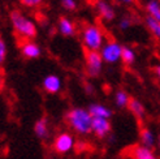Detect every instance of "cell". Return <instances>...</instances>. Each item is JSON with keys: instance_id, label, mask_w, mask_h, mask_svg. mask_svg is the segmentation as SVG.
<instances>
[{"instance_id": "1", "label": "cell", "mask_w": 160, "mask_h": 159, "mask_svg": "<svg viewBox=\"0 0 160 159\" xmlns=\"http://www.w3.org/2000/svg\"><path fill=\"white\" fill-rule=\"evenodd\" d=\"M65 121L67 124L78 134H90L91 133V125H92V116L87 111V108L82 107H74L69 110L65 114Z\"/></svg>"}, {"instance_id": "2", "label": "cell", "mask_w": 160, "mask_h": 159, "mask_svg": "<svg viewBox=\"0 0 160 159\" xmlns=\"http://www.w3.org/2000/svg\"><path fill=\"white\" fill-rule=\"evenodd\" d=\"M9 18L12 22V28L22 41H33L38 34V29L35 22L29 18L28 16L21 13L20 11H12L9 13Z\"/></svg>"}, {"instance_id": "3", "label": "cell", "mask_w": 160, "mask_h": 159, "mask_svg": "<svg viewBox=\"0 0 160 159\" xmlns=\"http://www.w3.org/2000/svg\"><path fill=\"white\" fill-rule=\"evenodd\" d=\"M81 39L86 51H100L102 46L106 42L104 31L95 23H87L82 28Z\"/></svg>"}, {"instance_id": "4", "label": "cell", "mask_w": 160, "mask_h": 159, "mask_svg": "<svg viewBox=\"0 0 160 159\" xmlns=\"http://www.w3.org/2000/svg\"><path fill=\"white\" fill-rule=\"evenodd\" d=\"M121 51L122 46L115 39H108L100 49V56L103 61L107 64H116L117 61L121 60Z\"/></svg>"}, {"instance_id": "5", "label": "cell", "mask_w": 160, "mask_h": 159, "mask_svg": "<svg viewBox=\"0 0 160 159\" xmlns=\"http://www.w3.org/2000/svg\"><path fill=\"white\" fill-rule=\"evenodd\" d=\"M86 73L89 77H99L103 70V61L99 51H86L85 54Z\"/></svg>"}, {"instance_id": "6", "label": "cell", "mask_w": 160, "mask_h": 159, "mask_svg": "<svg viewBox=\"0 0 160 159\" xmlns=\"http://www.w3.org/2000/svg\"><path fill=\"white\" fill-rule=\"evenodd\" d=\"M74 146H76V140H74V137L72 136L70 133H68V132H61V133H59L58 136L55 137L53 144H52V149H53L58 154H61V155L70 153L72 150L74 149Z\"/></svg>"}, {"instance_id": "7", "label": "cell", "mask_w": 160, "mask_h": 159, "mask_svg": "<svg viewBox=\"0 0 160 159\" xmlns=\"http://www.w3.org/2000/svg\"><path fill=\"white\" fill-rule=\"evenodd\" d=\"M91 132L97 136L98 138H107L111 132H112V124L108 119H102V117H92V125H91Z\"/></svg>"}, {"instance_id": "8", "label": "cell", "mask_w": 160, "mask_h": 159, "mask_svg": "<svg viewBox=\"0 0 160 159\" xmlns=\"http://www.w3.org/2000/svg\"><path fill=\"white\" fill-rule=\"evenodd\" d=\"M95 8H97V12L99 14V17L104 22H112L116 18L115 8L111 3H108L107 0H97Z\"/></svg>"}, {"instance_id": "9", "label": "cell", "mask_w": 160, "mask_h": 159, "mask_svg": "<svg viewBox=\"0 0 160 159\" xmlns=\"http://www.w3.org/2000/svg\"><path fill=\"white\" fill-rule=\"evenodd\" d=\"M130 159H159L154 149H147L142 145H133L128 150Z\"/></svg>"}, {"instance_id": "10", "label": "cell", "mask_w": 160, "mask_h": 159, "mask_svg": "<svg viewBox=\"0 0 160 159\" xmlns=\"http://www.w3.org/2000/svg\"><path fill=\"white\" fill-rule=\"evenodd\" d=\"M42 86L44 91H47L48 94H58L61 91V87H62V82H61V78L58 74H47L43 81H42Z\"/></svg>"}, {"instance_id": "11", "label": "cell", "mask_w": 160, "mask_h": 159, "mask_svg": "<svg viewBox=\"0 0 160 159\" xmlns=\"http://www.w3.org/2000/svg\"><path fill=\"white\" fill-rule=\"evenodd\" d=\"M20 51L25 59H38L42 55V49L34 41H23Z\"/></svg>"}, {"instance_id": "12", "label": "cell", "mask_w": 160, "mask_h": 159, "mask_svg": "<svg viewBox=\"0 0 160 159\" xmlns=\"http://www.w3.org/2000/svg\"><path fill=\"white\" fill-rule=\"evenodd\" d=\"M139 145L147 149H154L156 146V134L146 125H143L139 131Z\"/></svg>"}, {"instance_id": "13", "label": "cell", "mask_w": 160, "mask_h": 159, "mask_svg": "<svg viewBox=\"0 0 160 159\" xmlns=\"http://www.w3.org/2000/svg\"><path fill=\"white\" fill-rule=\"evenodd\" d=\"M128 110L130 111L132 115L137 119L139 123H142L146 119V108L143 106V103L137 98H130L129 105H128Z\"/></svg>"}, {"instance_id": "14", "label": "cell", "mask_w": 160, "mask_h": 159, "mask_svg": "<svg viewBox=\"0 0 160 159\" xmlns=\"http://www.w3.org/2000/svg\"><path fill=\"white\" fill-rule=\"evenodd\" d=\"M87 111H89L92 117H102V119H108V120L113 115V111L106 105H102V103H91Z\"/></svg>"}, {"instance_id": "15", "label": "cell", "mask_w": 160, "mask_h": 159, "mask_svg": "<svg viewBox=\"0 0 160 159\" xmlns=\"http://www.w3.org/2000/svg\"><path fill=\"white\" fill-rule=\"evenodd\" d=\"M58 29H59V33L64 37H74L77 34L74 22L68 17H60L58 22Z\"/></svg>"}, {"instance_id": "16", "label": "cell", "mask_w": 160, "mask_h": 159, "mask_svg": "<svg viewBox=\"0 0 160 159\" xmlns=\"http://www.w3.org/2000/svg\"><path fill=\"white\" fill-rule=\"evenodd\" d=\"M34 132L37 134L38 138L41 140H46L48 138V134H50V125H48V120L47 117H41L38 119L34 124Z\"/></svg>"}, {"instance_id": "17", "label": "cell", "mask_w": 160, "mask_h": 159, "mask_svg": "<svg viewBox=\"0 0 160 159\" xmlns=\"http://www.w3.org/2000/svg\"><path fill=\"white\" fill-rule=\"evenodd\" d=\"M145 11L148 17L160 22V0H147L145 4Z\"/></svg>"}, {"instance_id": "18", "label": "cell", "mask_w": 160, "mask_h": 159, "mask_svg": "<svg viewBox=\"0 0 160 159\" xmlns=\"http://www.w3.org/2000/svg\"><path fill=\"white\" fill-rule=\"evenodd\" d=\"M145 25L148 29L150 34L152 35L156 41L160 42V22L154 20V18H151V17H148V16H146L145 17Z\"/></svg>"}, {"instance_id": "19", "label": "cell", "mask_w": 160, "mask_h": 159, "mask_svg": "<svg viewBox=\"0 0 160 159\" xmlns=\"http://www.w3.org/2000/svg\"><path fill=\"white\" fill-rule=\"evenodd\" d=\"M137 59V54H135L134 49H132L130 46H122L121 51V61L125 65H133Z\"/></svg>"}, {"instance_id": "20", "label": "cell", "mask_w": 160, "mask_h": 159, "mask_svg": "<svg viewBox=\"0 0 160 159\" xmlns=\"http://www.w3.org/2000/svg\"><path fill=\"white\" fill-rule=\"evenodd\" d=\"M130 95L126 90L124 89H120L116 91L115 94V105L118 108H128V105H129V100H130Z\"/></svg>"}, {"instance_id": "21", "label": "cell", "mask_w": 160, "mask_h": 159, "mask_svg": "<svg viewBox=\"0 0 160 159\" xmlns=\"http://www.w3.org/2000/svg\"><path fill=\"white\" fill-rule=\"evenodd\" d=\"M133 23H134V18L132 17V16H129V14H125V16H122V17L118 20L117 26H118V29L121 31H126V30H129L133 26Z\"/></svg>"}, {"instance_id": "22", "label": "cell", "mask_w": 160, "mask_h": 159, "mask_svg": "<svg viewBox=\"0 0 160 159\" xmlns=\"http://www.w3.org/2000/svg\"><path fill=\"white\" fill-rule=\"evenodd\" d=\"M60 4L65 11H76L77 0H60Z\"/></svg>"}, {"instance_id": "23", "label": "cell", "mask_w": 160, "mask_h": 159, "mask_svg": "<svg viewBox=\"0 0 160 159\" xmlns=\"http://www.w3.org/2000/svg\"><path fill=\"white\" fill-rule=\"evenodd\" d=\"M20 3L26 8H37L44 3V0H20Z\"/></svg>"}, {"instance_id": "24", "label": "cell", "mask_w": 160, "mask_h": 159, "mask_svg": "<svg viewBox=\"0 0 160 159\" xmlns=\"http://www.w3.org/2000/svg\"><path fill=\"white\" fill-rule=\"evenodd\" d=\"M5 58H7V44L4 42V39L0 38V67L4 64Z\"/></svg>"}, {"instance_id": "25", "label": "cell", "mask_w": 160, "mask_h": 159, "mask_svg": "<svg viewBox=\"0 0 160 159\" xmlns=\"http://www.w3.org/2000/svg\"><path fill=\"white\" fill-rule=\"evenodd\" d=\"M83 90H85V93H86L87 95H94L95 87H94V85H91L90 82H86V84L83 85Z\"/></svg>"}, {"instance_id": "26", "label": "cell", "mask_w": 160, "mask_h": 159, "mask_svg": "<svg viewBox=\"0 0 160 159\" xmlns=\"http://www.w3.org/2000/svg\"><path fill=\"white\" fill-rule=\"evenodd\" d=\"M115 3L121 4V5H133L135 4V0H113Z\"/></svg>"}, {"instance_id": "27", "label": "cell", "mask_w": 160, "mask_h": 159, "mask_svg": "<svg viewBox=\"0 0 160 159\" xmlns=\"http://www.w3.org/2000/svg\"><path fill=\"white\" fill-rule=\"evenodd\" d=\"M154 73H155V76L158 77L159 82H160V64H158V65L154 67Z\"/></svg>"}, {"instance_id": "28", "label": "cell", "mask_w": 160, "mask_h": 159, "mask_svg": "<svg viewBox=\"0 0 160 159\" xmlns=\"http://www.w3.org/2000/svg\"><path fill=\"white\" fill-rule=\"evenodd\" d=\"M156 146H158L159 150H160V132H159V134L156 136Z\"/></svg>"}, {"instance_id": "29", "label": "cell", "mask_w": 160, "mask_h": 159, "mask_svg": "<svg viewBox=\"0 0 160 159\" xmlns=\"http://www.w3.org/2000/svg\"><path fill=\"white\" fill-rule=\"evenodd\" d=\"M3 89V78H2V76H0V90Z\"/></svg>"}]
</instances>
